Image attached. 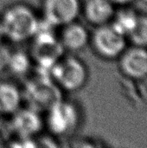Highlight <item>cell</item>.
<instances>
[{
    "mask_svg": "<svg viewBox=\"0 0 147 148\" xmlns=\"http://www.w3.org/2000/svg\"><path fill=\"white\" fill-rule=\"evenodd\" d=\"M0 24L4 37L14 42H23L36 35L40 21L30 7L16 3L3 11Z\"/></svg>",
    "mask_w": 147,
    "mask_h": 148,
    "instance_id": "cell-1",
    "label": "cell"
},
{
    "mask_svg": "<svg viewBox=\"0 0 147 148\" xmlns=\"http://www.w3.org/2000/svg\"><path fill=\"white\" fill-rule=\"evenodd\" d=\"M46 23V22H45ZM53 27L46 23V27L43 23L40 22L38 30L34 38L31 58L36 62L41 70L49 72L52 66L63 56L64 48L62 45L59 38H57L50 28Z\"/></svg>",
    "mask_w": 147,
    "mask_h": 148,
    "instance_id": "cell-2",
    "label": "cell"
},
{
    "mask_svg": "<svg viewBox=\"0 0 147 148\" xmlns=\"http://www.w3.org/2000/svg\"><path fill=\"white\" fill-rule=\"evenodd\" d=\"M50 77L61 90L75 92L84 87L88 81V69L75 56H62L50 69Z\"/></svg>",
    "mask_w": 147,
    "mask_h": 148,
    "instance_id": "cell-3",
    "label": "cell"
},
{
    "mask_svg": "<svg viewBox=\"0 0 147 148\" xmlns=\"http://www.w3.org/2000/svg\"><path fill=\"white\" fill-rule=\"evenodd\" d=\"M23 97L26 99L30 108L36 111H47L62 99L61 89L50 77L49 72L41 73L29 81Z\"/></svg>",
    "mask_w": 147,
    "mask_h": 148,
    "instance_id": "cell-4",
    "label": "cell"
},
{
    "mask_svg": "<svg viewBox=\"0 0 147 148\" xmlns=\"http://www.w3.org/2000/svg\"><path fill=\"white\" fill-rule=\"evenodd\" d=\"M80 117L76 105L61 99L47 110L45 125L53 135L67 137L78 128Z\"/></svg>",
    "mask_w": 147,
    "mask_h": 148,
    "instance_id": "cell-5",
    "label": "cell"
},
{
    "mask_svg": "<svg viewBox=\"0 0 147 148\" xmlns=\"http://www.w3.org/2000/svg\"><path fill=\"white\" fill-rule=\"evenodd\" d=\"M94 50L102 57L113 59L121 55L126 48L125 36L119 33L112 25H101L92 36Z\"/></svg>",
    "mask_w": 147,
    "mask_h": 148,
    "instance_id": "cell-6",
    "label": "cell"
},
{
    "mask_svg": "<svg viewBox=\"0 0 147 148\" xmlns=\"http://www.w3.org/2000/svg\"><path fill=\"white\" fill-rule=\"evenodd\" d=\"M81 9L80 0H42L44 21L53 27L75 21Z\"/></svg>",
    "mask_w": 147,
    "mask_h": 148,
    "instance_id": "cell-7",
    "label": "cell"
},
{
    "mask_svg": "<svg viewBox=\"0 0 147 148\" xmlns=\"http://www.w3.org/2000/svg\"><path fill=\"white\" fill-rule=\"evenodd\" d=\"M12 114L10 127L21 139H30L42 129L44 123L38 111L31 108H18Z\"/></svg>",
    "mask_w": 147,
    "mask_h": 148,
    "instance_id": "cell-8",
    "label": "cell"
},
{
    "mask_svg": "<svg viewBox=\"0 0 147 148\" xmlns=\"http://www.w3.org/2000/svg\"><path fill=\"white\" fill-rule=\"evenodd\" d=\"M122 72L133 79H141L147 75V50L136 46L126 51L120 59Z\"/></svg>",
    "mask_w": 147,
    "mask_h": 148,
    "instance_id": "cell-9",
    "label": "cell"
},
{
    "mask_svg": "<svg viewBox=\"0 0 147 148\" xmlns=\"http://www.w3.org/2000/svg\"><path fill=\"white\" fill-rule=\"evenodd\" d=\"M59 40L64 49L79 51L88 44L89 35L88 29L82 24L74 21L62 26Z\"/></svg>",
    "mask_w": 147,
    "mask_h": 148,
    "instance_id": "cell-10",
    "label": "cell"
},
{
    "mask_svg": "<svg viewBox=\"0 0 147 148\" xmlns=\"http://www.w3.org/2000/svg\"><path fill=\"white\" fill-rule=\"evenodd\" d=\"M83 13L91 24L97 26L107 24L114 16V9L110 0H87Z\"/></svg>",
    "mask_w": 147,
    "mask_h": 148,
    "instance_id": "cell-11",
    "label": "cell"
},
{
    "mask_svg": "<svg viewBox=\"0 0 147 148\" xmlns=\"http://www.w3.org/2000/svg\"><path fill=\"white\" fill-rule=\"evenodd\" d=\"M23 95L12 83L0 82V114H12L22 102Z\"/></svg>",
    "mask_w": 147,
    "mask_h": 148,
    "instance_id": "cell-12",
    "label": "cell"
},
{
    "mask_svg": "<svg viewBox=\"0 0 147 148\" xmlns=\"http://www.w3.org/2000/svg\"><path fill=\"white\" fill-rule=\"evenodd\" d=\"M113 17V23L111 25L123 36H128L132 32L138 19L137 14L128 9L120 10Z\"/></svg>",
    "mask_w": 147,
    "mask_h": 148,
    "instance_id": "cell-13",
    "label": "cell"
},
{
    "mask_svg": "<svg viewBox=\"0 0 147 148\" xmlns=\"http://www.w3.org/2000/svg\"><path fill=\"white\" fill-rule=\"evenodd\" d=\"M31 56L23 51L10 52L7 69L16 75H24L31 69Z\"/></svg>",
    "mask_w": 147,
    "mask_h": 148,
    "instance_id": "cell-14",
    "label": "cell"
},
{
    "mask_svg": "<svg viewBox=\"0 0 147 148\" xmlns=\"http://www.w3.org/2000/svg\"><path fill=\"white\" fill-rule=\"evenodd\" d=\"M131 41L139 47H147V16H138L134 29L128 35Z\"/></svg>",
    "mask_w": 147,
    "mask_h": 148,
    "instance_id": "cell-15",
    "label": "cell"
},
{
    "mask_svg": "<svg viewBox=\"0 0 147 148\" xmlns=\"http://www.w3.org/2000/svg\"><path fill=\"white\" fill-rule=\"evenodd\" d=\"M10 52L6 47L3 46L2 44L0 45V73L7 69Z\"/></svg>",
    "mask_w": 147,
    "mask_h": 148,
    "instance_id": "cell-16",
    "label": "cell"
},
{
    "mask_svg": "<svg viewBox=\"0 0 147 148\" xmlns=\"http://www.w3.org/2000/svg\"><path fill=\"white\" fill-rule=\"evenodd\" d=\"M112 3H127L129 2H132L133 0H110Z\"/></svg>",
    "mask_w": 147,
    "mask_h": 148,
    "instance_id": "cell-17",
    "label": "cell"
},
{
    "mask_svg": "<svg viewBox=\"0 0 147 148\" xmlns=\"http://www.w3.org/2000/svg\"><path fill=\"white\" fill-rule=\"evenodd\" d=\"M3 37H4L3 32V29H2V27H1V24H0V45L2 44V40H3Z\"/></svg>",
    "mask_w": 147,
    "mask_h": 148,
    "instance_id": "cell-18",
    "label": "cell"
}]
</instances>
